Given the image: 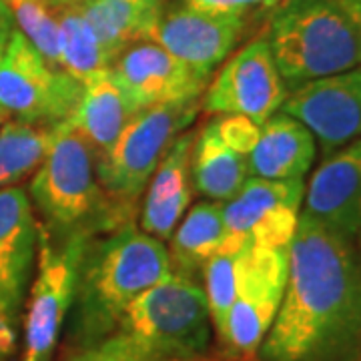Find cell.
Masks as SVG:
<instances>
[{"label":"cell","instance_id":"cell-1","mask_svg":"<svg viewBox=\"0 0 361 361\" xmlns=\"http://www.w3.org/2000/svg\"><path fill=\"white\" fill-rule=\"evenodd\" d=\"M257 361H361V251L301 213L283 301Z\"/></svg>","mask_w":361,"mask_h":361},{"label":"cell","instance_id":"cell-2","mask_svg":"<svg viewBox=\"0 0 361 361\" xmlns=\"http://www.w3.org/2000/svg\"><path fill=\"white\" fill-rule=\"evenodd\" d=\"M171 273L167 247L135 223L92 237L78 269L71 315L75 348L113 336L130 303Z\"/></svg>","mask_w":361,"mask_h":361},{"label":"cell","instance_id":"cell-3","mask_svg":"<svg viewBox=\"0 0 361 361\" xmlns=\"http://www.w3.org/2000/svg\"><path fill=\"white\" fill-rule=\"evenodd\" d=\"M28 193L42 217L40 227L54 241L99 237L133 223L106 197L97 173V153L71 121L56 125Z\"/></svg>","mask_w":361,"mask_h":361},{"label":"cell","instance_id":"cell-4","mask_svg":"<svg viewBox=\"0 0 361 361\" xmlns=\"http://www.w3.org/2000/svg\"><path fill=\"white\" fill-rule=\"evenodd\" d=\"M211 334L203 287L171 271L130 303L109 337L135 361H215L207 355Z\"/></svg>","mask_w":361,"mask_h":361},{"label":"cell","instance_id":"cell-5","mask_svg":"<svg viewBox=\"0 0 361 361\" xmlns=\"http://www.w3.org/2000/svg\"><path fill=\"white\" fill-rule=\"evenodd\" d=\"M265 39L287 90L361 65L360 35L337 0L279 2Z\"/></svg>","mask_w":361,"mask_h":361},{"label":"cell","instance_id":"cell-6","mask_svg":"<svg viewBox=\"0 0 361 361\" xmlns=\"http://www.w3.org/2000/svg\"><path fill=\"white\" fill-rule=\"evenodd\" d=\"M201 99L145 109L121 133L115 147L97 159V173L111 203L135 219V209L169 147L193 123Z\"/></svg>","mask_w":361,"mask_h":361},{"label":"cell","instance_id":"cell-7","mask_svg":"<svg viewBox=\"0 0 361 361\" xmlns=\"http://www.w3.org/2000/svg\"><path fill=\"white\" fill-rule=\"evenodd\" d=\"M289 275V247H249L239 253L227 334L219 345L225 361H257V351L277 317Z\"/></svg>","mask_w":361,"mask_h":361},{"label":"cell","instance_id":"cell-8","mask_svg":"<svg viewBox=\"0 0 361 361\" xmlns=\"http://www.w3.org/2000/svg\"><path fill=\"white\" fill-rule=\"evenodd\" d=\"M80 97L82 82L63 68H52L13 26L0 59V111L4 116L56 127L73 118Z\"/></svg>","mask_w":361,"mask_h":361},{"label":"cell","instance_id":"cell-9","mask_svg":"<svg viewBox=\"0 0 361 361\" xmlns=\"http://www.w3.org/2000/svg\"><path fill=\"white\" fill-rule=\"evenodd\" d=\"M92 237L54 241L39 223V269L23 317L20 361H52L71 313L78 269Z\"/></svg>","mask_w":361,"mask_h":361},{"label":"cell","instance_id":"cell-10","mask_svg":"<svg viewBox=\"0 0 361 361\" xmlns=\"http://www.w3.org/2000/svg\"><path fill=\"white\" fill-rule=\"evenodd\" d=\"M305 180L247 177L239 193L223 203L225 239L219 253H239L249 247H289L297 231Z\"/></svg>","mask_w":361,"mask_h":361},{"label":"cell","instance_id":"cell-11","mask_svg":"<svg viewBox=\"0 0 361 361\" xmlns=\"http://www.w3.org/2000/svg\"><path fill=\"white\" fill-rule=\"evenodd\" d=\"M39 253V221L23 187L0 189V361L18 343L26 289Z\"/></svg>","mask_w":361,"mask_h":361},{"label":"cell","instance_id":"cell-12","mask_svg":"<svg viewBox=\"0 0 361 361\" xmlns=\"http://www.w3.org/2000/svg\"><path fill=\"white\" fill-rule=\"evenodd\" d=\"M287 92L267 39L261 37L223 65L203 92L201 109L213 116H247L261 127L279 113Z\"/></svg>","mask_w":361,"mask_h":361},{"label":"cell","instance_id":"cell-13","mask_svg":"<svg viewBox=\"0 0 361 361\" xmlns=\"http://www.w3.org/2000/svg\"><path fill=\"white\" fill-rule=\"evenodd\" d=\"M279 111L305 125L325 157L361 139V65L291 89Z\"/></svg>","mask_w":361,"mask_h":361},{"label":"cell","instance_id":"cell-14","mask_svg":"<svg viewBox=\"0 0 361 361\" xmlns=\"http://www.w3.org/2000/svg\"><path fill=\"white\" fill-rule=\"evenodd\" d=\"M111 73L139 111L201 99L211 82L149 39L125 47L113 59Z\"/></svg>","mask_w":361,"mask_h":361},{"label":"cell","instance_id":"cell-15","mask_svg":"<svg viewBox=\"0 0 361 361\" xmlns=\"http://www.w3.org/2000/svg\"><path fill=\"white\" fill-rule=\"evenodd\" d=\"M243 25V14L205 13L183 4L169 11L163 8L149 40L211 80L213 71L237 44Z\"/></svg>","mask_w":361,"mask_h":361},{"label":"cell","instance_id":"cell-16","mask_svg":"<svg viewBox=\"0 0 361 361\" xmlns=\"http://www.w3.org/2000/svg\"><path fill=\"white\" fill-rule=\"evenodd\" d=\"M303 211L327 229L357 239L361 233V139L327 155L305 187Z\"/></svg>","mask_w":361,"mask_h":361},{"label":"cell","instance_id":"cell-17","mask_svg":"<svg viewBox=\"0 0 361 361\" xmlns=\"http://www.w3.org/2000/svg\"><path fill=\"white\" fill-rule=\"evenodd\" d=\"M195 137L197 130L180 133L149 180L141 209V229L159 241L171 239L193 199L191 153Z\"/></svg>","mask_w":361,"mask_h":361},{"label":"cell","instance_id":"cell-18","mask_svg":"<svg viewBox=\"0 0 361 361\" xmlns=\"http://www.w3.org/2000/svg\"><path fill=\"white\" fill-rule=\"evenodd\" d=\"M317 145L297 118L275 113L259 127V139L247 155L249 177L271 180L303 179L315 161Z\"/></svg>","mask_w":361,"mask_h":361},{"label":"cell","instance_id":"cell-19","mask_svg":"<svg viewBox=\"0 0 361 361\" xmlns=\"http://www.w3.org/2000/svg\"><path fill=\"white\" fill-rule=\"evenodd\" d=\"M139 113L109 66L101 75L82 82V97L71 125L87 139L97 159H103Z\"/></svg>","mask_w":361,"mask_h":361},{"label":"cell","instance_id":"cell-20","mask_svg":"<svg viewBox=\"0 0 361 361\" xmlns=\"http://www.w3.org/2000/svg\"><path fill=\"white\" fill-rule=\"evenodd\" d=\"M247 177V157L221 141L213 121L197 130L191 153L193 193L205 197L207 201L227 203L239 193Z\"/></svg>","mask_w":361,"mask_h":361},{"label":"cell","instance_id":"cell-21","mask_svg":"<svg viewBox=\"0 0 361 361\" xmlns=\"http://www.w3.org/2000/svg\"><path fill=\"white\" fill-rule=\"evenodd\" d=\"M78 8L113 63L130 42L151 37L163 0H87Z\"/></svg>","mask_w":361,"mask_h":361},{"label":"cell","instance_id":"cell-22","mask_svg":"<svg viewBox=\"0 0 361 361\" xmlns=\"http://www.w3.org/2000/svg\"><path fill=\"white\" fill-rule=\"evenodd\" d=\"M225 239L223 203L201 201L189 209L185 219L171 235L169 263L171 271L197 281L203 267L215 253H219Z\"/></svg>","mask_w":361,"mask_h":361},{"label":"cell","instance_id":"cell-23","mask_svg":"<svg viewBox=\"0 0 361 361\" xmlns=\"http://www.w3.org/2000/svg\"><path fill=\"white\" fill-rule=\"evenodd\" d=\"M54 129L18 118L0 123V189L18 185L40 167L51 149Z\"/></svg>","mask_w":361,"mask_h":361},{"label":"cell","instance_id":"cell-24","mask_svg":"<svg viewBox=\"0 0 361 361\" xmlns=\"http://www.w3.org/2000/svg\"><path fill=\"white\" fill-rule=\"evenodd\" d=\"M56 14H59V49H61L63 71L73 75L80 82H87L106 71L111 66V56L94 37L80 8L56 4Z\"/></svg>","mask_w":361,"mask_h":361},{"label":"cell","instance_id":"cell-25","mask_svg":"<svg viewBox=\"0 0 361 361\" xmlns=\"http://www.w3.org/2000/svg\"><path fill=\"white\" fill-rule=\"evenodd\" d=\"M16 28L52 66H61L59 49V14L54 0H14L8 4Z\"/></svg>","mask_w":361,"mask_h":361},{"label":"cell","instance_id":"cell-26","mask_svg":"<svg viewBox=\"0 0 361 361\" xmlns=\"http://www.w3.org/2000/svg\"><path fill=\"white\" fill-rule=\"evenodd\" d=\"M241 253V251H239ZM239 253H215L203 267L207 305L211 317V329L215 334L217 345L223 343L227 334V322L235 299V271Z\"/></svg>","mask_w":361,"mask_h":361},{"label":"cell","instance_id":"cell-27","mask_svg":"<svg viewBox=\"0 0 361 361\" xmlns=\"http://www.w3.org/2000/svg\"><path fill=\"white\" fill-rule=\"evenodd\" d=\"M211 121L215 125L219 139L227 147L245 157L251 153V149L259 139V125L249 121L247 116L239 115H215Z\"/></svg>","mask_w":361,"mask_h":361},{"label":"cell","instance_id":"cell-28","mask_svg":"<svg viewBox=\"0 0 361 361\" xmlns=\"http://www.w3.org/2000/svg\"><path fill=\"white\" fill-rule=\"evenodd\" d=\"M187 4L197 11H205V13L239 14L233 8L231 0H187Z\"/></svg>","mask_w":361,"mask_h":361},{"label":"cell","instance_id":"cell-29","mask_svg":"<svg viewBox=\"0 0 361 361\" xmlns=\"http://www.w3.org/2000/svg\"><path fill=\"white\" fill-rule=\"evenodd\" d=\"M65 361H109L103 343L90 345V348H75V351Z\"/></svg>","mask_w":361,"mask_h":361},{"label":"cell","instance_id":"cell-30","mask_svg":"<svg viewBox=\"0 0 361 361\" xmlns=\"http://www.w3.org/2000/svg\"><path fill=\"white\" fill-rule=\"evenodd\" d=\"M337 2L348 13V16L351 18V23L355 26V30H357L361 40V0H337Z\"/></svg>","mask_w":361,"mask_h":361},{"label":"cell","instance_id":"cell-31","mask_svg":"<svg viewBox=\"0 0 361 361\" xmlns=\"http://www.w3.org/2000/svg\"><path fill=\"white\" fill-rule=\"evenodd\" d=\"M13 26H14L13 16H8V18H2V20H0V59H2V54H4V49H6V42H8V37H11ZM0 121H6V116H4L2 111H0Z\"/></svg>","mask_w":361,"mask_h":361},{"label":"cell","instance_id":"cell-32","mask_svg":"<svg viewBox=\"0 0 361 361\" xmlns=\"http://www.w3.org/2000/svg\"><path fill=\"white\" fill-rule=\"evenodd\" d=\"M231 2H233V8H235L239 14H243L249 6L257 4L259 0H231Z\"/></svg>","mask_w":361,"mask_h":361},{"label":"cell","instance_id":"cell-33","mask_svg":"<svg viewBox=\"0 0 361 361\" xmlns=\"http://www.w3.org/2000/svg\"><path fill=\"white\" fill-rule=\"evenodd\" d=\"M56 4H61V6H82L87 0H54Z\"/></svg>","mask_w":361,"mask_h":361},{"label":"cell","instance_id":"cell-34","mask_svg":"<svg viewBox=\"0 0 361 361\" xmlns=\"http://www.w3.org/2000/svg\"><path fill=\"white\" fill-rule=\"evenodd\" d=\"M279 2H281V0H259L257 4L265 6V8H275V6H277Z\"/></svg>","mask_w":361,"mask_h":361},{"label":"cell","instance_id":"cell-35","mask_svg":"<svg viewBox=\"0 0 361 361\" xmlns=\"http://www.w3.org/2000/svg\"><path fill=\"white\" fill-rule=\"evenodd\" d=\"M8 16H13V14L8 11V6L0 0V20H2V18H8Z\"/></svg>","mask_w":361,"mask_h":361},{"label":"cell","instance_id":"cell-36","mask_svg":"<svg viewBox=\"0 0 361 361\" xmlns=\"http://www.w3.org/2000/svg\"><path fill=\"white\" fill-rule=\"evenodd\" d=\"M2 2H4V4H6V6H8V4H11V2H14V0H2Z\"/></svg>","mask_w":361,"mask_h":361},{"label":"cell","instance_id":"cell-37","mask_svg":"<svg viewBox=\"0 0 361 361\" xmlns=\"http://www.w3.org/2000/svg\"><path fill=\"white\" fill-rule=\"evenodd\" d=\"M360 247H361V235H360Z\"/></svg>","mask_w":361,"mask_h":361},{"label":"cell","instance_id":"cell-38","mask_svg":"<svg viewBox=\"0 0 361 361\" xmlns=\"http://www.w3.org/2000/svg\"><path fill=\"white\" fill-rule=\"evenodd\" d=\"M0 123H2V121H0Z\"/></svg>","mask_w":361,"mask_h":361},{"label":"cell","instance_id":"cell-39","mask_svg":"<svg viewBox=\"0 0 361 361\" xmlns=\"http://www.w3.org/2000/svg\"><path fill=\"white\" fill-rule=\"evenodd\" d=\"M360 235H361V233H360Z\"/></svg>","mask_w":361,"mask_h":361}]
</instances>
